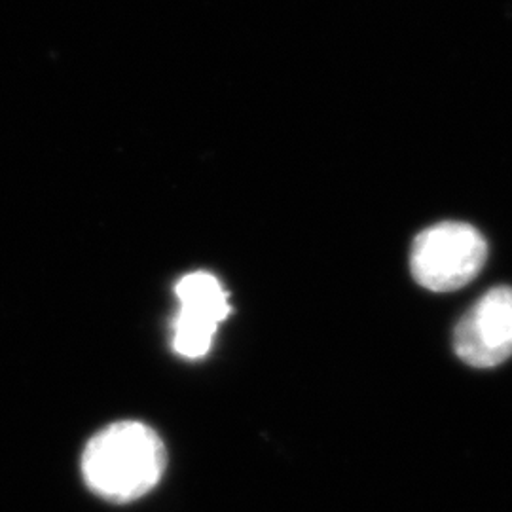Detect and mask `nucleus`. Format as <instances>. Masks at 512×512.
Returning a JSON list of instances; mask_svg holds the SVG:
<instances>
[{"instance_id":"1","label":"nucleus","mask_w":512,"mask_h":512,"mask_svg":"<svg viewBox=\"0 0 512 512\" xmlns=\"http://www.w3.org/2000/svg\"><path fill=\"white\" fill-rule=\"evenodd\" d=\"M167 454L158 433L141 421H118L93 437L82 454V476L93 494L131 503L162 480Z\"/></svg>"},{"instance_id":"4","label":"nucleus","mask_w":512,"mask_h":512,"mask_svg":"<svg viewBox=\"0 0 512 512\" xmlns=\"http://www.w3.org/2000/svg\"><path fill=\"white\" fill-rule=\"evenodd\" d=\"M175 294L181 304L179 311L215 327L226 321L232 311L228 293L222 289L219 279L207 272L184 275L175 287Z\"/></svg>"},{"instance_id":"2","label":"nucleus","mask_w":512,"mask_h":512,"mask_svg":"<svg viewBox=\"0 0 512 512\" xmlns=\"http://www.w3.org/2000/svg\"><path fill=\"white\" fill-rule=\"evenodd\" d=\"M488 245L482 234L465 222H440L412 245V275L433 293H452L471 283L484 268Z\"/></svg>"},{"instance_id":"3","label":"nucleus","mask_w":512,"mask_h":512,"mask_svg":"<svg viewBox=\"0 0 512 512\" xmlns=\"http://www.w3.org/2000/svg\"><path fill=\"white\" fill-rule=\"evenodd\" d=\"M465 365L492 368L512 355V287H495L467 311L454 332Z\"/></svg>"}]
</instances>
